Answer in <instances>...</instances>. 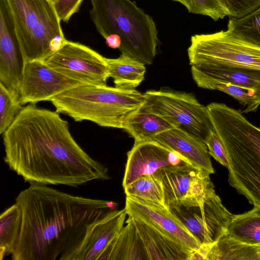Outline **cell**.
I'll use <instances>...</instances> for the list:
<instances>
[{"label":"cell","instance_id":"cell-1","mask_svg":"<svg viewBox=\"0 0 260 260\" xmlns=\"http://www.w3.org/2000/svg\"><path fill=\"white\" fill-rule=\"evenodd\" d=\"M56 111L24 107L3 134L4 160L30 184L77 187L110 179L108 169L90 157Z\"/></svg>","mask_w":260,"mask_h":260},{"label":"cell","instance_id":"cell-2","mask_svg":"<svg viewBox=\"0 0 260 260\" xmlns=\"http://www.w3.org/2000/svg\"><path fill=\"white\" fill-rule=\"evenodd\" d=\"M15 203L22 221L13 260H60L78 243L89 224L117 205L39 184L22 190Z\"/></svg>","mask_w":260,"mask_h":260},{"label":"cell","instance_id":"cell-3","mask_svg":"<svg viewBox=\"0 0 260 260\" xmlns=\"http://www.w3.org/2000/svg\"><path fill=\"white\" fill-rule=\"evenodd\" d=\"M206 107L225 150L230 185L260 206V128L224 104L212 103Z\"/></svg>","mask_w":260,"mask_h":260},{"label":"cell","instance_id":"cell-4","mask_svg":"<svg viewBox=\"0 0 260 260\" xmlns=\"http://www.w3.org/2000/svg\"><path fill=\"white\" fill-rule=\"evenodd\" d=\"M55 111L75 121L123 129L127 120L143 105L144 94L135 89L84 84L52 98Z\"/></svg>","mask_w":260,"mask_h":260},{"label":"cell","instance_id":"cell-5","mask_svg":"<svg viewBox=\"0 0 260 260\" xmlns=\"http://www.w3.org/2000/svg\"><path fill=\"white\" fill-rule=\"evenodd\" d=\"M90 1V16L100 34L105 39L119 36L121 54L151 64L159 43L153 18L131 0Z\"/></svg>","mask_w":260,"mask_h":260},{"label":"cell","instance_id":"cell-6","mask_svg":"<svg viewBox=\"0 0 260 260\" xmlns=\"http://www.w3.org/2000/svg\"><path fill=\"white\" fill-rule=\"evenodd\" d=\"M24 64L43 60L67 41L51 0H8Z\"/></svg>","mask_w":260,"mask_h":260},{"label":"cell","instance_id":"cell-7","mask_svg":"<svg viewBox=\"0 0 260 260\" xmlns=\"http://www.w3.org/2000/svg\"><path fill=\"white\" fill-rule=\"evenodd\" d=\"M140 110L155 114L205 142L213 127L206 107L190 93L169 90L147 91Z\"/></svg>","mask_w":260,"mask_h":260},{"label":"cell","instance_id":"cell-8","mask_svg":"<svg viewBox=\"0 0 260 260\" xmlns=\"http://www.w3.org/2000/svg\"><path fill=\"white\" fill-rule=\"evenodd\" d=\"M187 50L191 65L209 64L260 70V48L242 42L227 30L196 35Z\"/></svg>","mask_w":260,"mask_h":260},{"label":"cell","instance_id":"cell-9","mask_svg":"<svg viewBox=\"0 0 260 260\" xmlns=\"http://www.w3.org/2000/svg\"><path fill=\"white\" fill-rule=\"evenodd\" d=\"M210 174L190 164L165 167L153 176L161 182L165 205L170 209L193 205L215 191Z\"/></svg>","mask_w":260,"mask_h":260},{"label":"cell","instance_id":"cell-10","mask_svg":"<svg viewBox=\"0 0 260 260\" xmlns=\"http://www.w3.org/2000/svg\"><path fill=\"white\" fill-rule=\"evenodd\" d=\"M198 241L201 246L216 242L224 234L233 215L215 191L193 205L169 209Z\"/></svg>","mask_w":260,"mask_h":260},{"label":"cell","instance_id":"cell-11","mask_svg":"<svg viewBox=\"0 0 260 260\" xmlns=\"http://www.w3.org/2000/svg\"><path fill=\"white\" fill-rule=\"evenodd\" d=\"M42 61L52 69L86 84L106 85L109 78L106 58L79 43L67 40Z\"/></svg>","mask_w":260,"mask_h":260},{"label":"cell","instance_id":"cell-12","mask_svg":"<svg viewBox=\"0 0 260 260\" xmlns=\"http://www.w3.org/2000/svg\"><path fill=\"white\" fill-rule=\"evenodd\" d=\"M86 84L66 76L49 67L42 60H33L24 64L20 88L21 105L50 101L66 90Z\"/></svg>","mask_w":260,"mask_h":260},{"label":"cell","instance_id":"cell-13","mask_svg":"<svg viewBox=\"0 0 260 260\" xmlns=\"http://www.w3.org/2000/svg\"><path fill=\"white\" fill-rule=\"evenodd\" d=\"M24 61L8 0H0V82L20 96Z\"/></svg>","mask_w":260,"mask_h":260},{"label":"cell","instance_id":"cell-14","mask_svg":"<svg viewBox=\"0 0 260 260\" xmlns=\"http://www.w3.org/2000/svg\"><path fill=\"white\" fill-rule=\"evenodd\" d=\"M186 164L190 163L177 152L156 141L134 144L127 153L122 187L140 176L153 175L161 168Z\"/></svg>","mask_w":260,"mask_h":260},{"label":"cell","instance_id":"cell-15","mask_svg":"<svg viewBox=\"0 0 260 260\" xmlns=\"http://www.w3.org/2000/svg\"><path fill=\"white\" fill-rule=\"evenodd\" d=\"M126 215L124 208L114 209L89 224L80 241L60 260H97L124 226Z\"/></svg>","mask_w":260,"mask_h":260},{"label":"cell","instance_id":"cell-16","mask_svg":"<svg viewBox=\"0 0 260 260\" xmlns=\"http://www.w3.org/2000/svg\"><path fill=\"white\" fill-rule=\"evenodd\" d=\"M124 209L128 216L157 228L192 251L201 247L198 241L169 209L126 196Z\"/></svg>","mask_w":260,"mask_h":260},{"label":"cell","instance_id":"cell-17","mask_svg":"<svg viewBox=\"0 0 260 260\" xmlns=\"http://www.w3.org/2000/svg\"><path fill=\"white\" fill-rule=\"evenodd\" d=\"M191 72L199 87L210 90L215 84L230 83L252 91L260 103V70L201 64L191 65Z\"/></svg>","mask_w":260,"mask_h":260},{"label":"cell","instance_id":"cell-18","mask_svg":"<svg viewBox=\"0 0 260 260\" xmlns=\"http://www.w3.org/2000/svg\"><path fill=\"white\" fill-rule=\"evenodd\" d=\"M156 141L179 154L190 164L209 173H214L206 143L179 128L173 127L155 137Z\"/></svg>","mask_w":260,"mask_h":260},{"label":"cell","instance_id":"cell-19","mask_svg":"<svg viewBox=\"0 0 260 260\" xmlns=\"http://www.w3.org/2000/svg\"><path fill=\"white\" fill-rule=\"evenodd\" d=\"M132 218L148 260H189L193 251L157 228L140 219Z\"/></svg>","mask_w":260,"mask_h":260},{"label":"cell","instance_id":"cell-20","mask_svg":"<svg viewBox=\"0 0 260 260\" xmlns=\"http://www.w3.org/2000/svg\"><path fill=\"white\" fill-rule=\"evenodd\" d=\"M125 223L126 225L109 242L97 260H148L132 217L128 216Z\"/></svg>","mask_w":260,"mask_h":260},{"label":"cell","instance_id":"cell-21","mask_svg":"<svg viewBox=\"0 0 260 260\" xmlns=\"http://www.w3.org/2000/svg\"><path fill=\"white\" fill-rule=\"evenodd\" d=\"M190 259L260 260V245L241 242L225 233L214 244L201 246Z\"/></svg>","mask_w":260,"mask_h":260},{"label":"cell","instance_id":"cell-22","mask_svg":"<svg viewBox=\"0 0 260 260\" xmlns=\"http://www.w3.org/2000/svg\"><path fill=\"white\" fill-rule=\"evenodd\" d=\"M106 60L109 77L113 79L115 87L135 89L144 79L145 64L135 59L121 54Z\"/></svg>","mask_w":260,"mask_h":260},{"label":"cell","instance_id":"cell-23","mask_svg":"<svg viewBox=\"0 0 260 260\" xmlns=\"http://www.w3.org/2000/svg\"><path fill=\"white\" fill-rule=\"evenodd\" d=\"M174 127L161 117L139 110L126 122L124 129L134 139L135 143L153 140L158 135Z\"/></svg>","mask_w":260,"mask_h":260},{"label":"cell","instance_id":"cell-24","mask_svg":"<svg viewBox=\"0 0 260 260\" xmlns=\"http://www.w3.org/2000/svg\"><path fill=\"white\" fill-rule=\"evenodd\" d=\"M226 233L241 242L260 245V206H254L249 211L233 215Z\"/></svg>","mask_w":260,"mask_h":260},{"label":"cell","instance_id":"cell-25","mask_svg":"<svg viewBox=\"0 0 260 260\" xmlns=\"http://www.w3.org/2000/svg\"><path fill=\"white\" fill-rule=\"evenodd\" d=\"M21 212L15 203L0 216V259L11 255L18 242L21 226Z\"/></svg>","mask_w":260,"mask_h":260},{"label":"cell","instance_id":"cell-26","mask_svg":"<svg viewBox=\"0 0 260 260\" xmlns=\"http://www.w3.org/2000/svg\"><path fill=\"white\" fill-rule=\"evenodd\" d=\"M123 188L126 197L166 208L162 184L153 175L140 176Z\"/></svg>","mask_w":260,"mask_h":260},{"label":"cell","instance_id":"cell-27","mask_svg":"<svg viewBox=\"0 0 260 260\" xmlns=\"http://www.w3.org/2000/svg\"><path fill=\"white\" fill-rule=\"evenodd\" d=\"M228 28L236 39L260 48V7L245 17L231 18Z\"/></svg>","mask_w":260,"mask_h":260},{"label":"cell","instance_id":"cell-28","mask_svg":"<svg viewBox=\"0 0 260 260\" xmlns=\"http://www.w3.org/2000/svg\"><path fill=\"white\" fill-rule=\"evenodd\" d=\"M20 96L11 92L0 82V134L11 125L23 109Z\"/></svg>","mask_w":260,"mask_h":260},{"label":"cell","instance_id":"cell-29","mask_svg":"<svg viewBox=\"0 0 260 260\" xmlns=\"http://www.w3.org/2000/svg\"><path fill=\"white\" fill-rule=\"evenodd\" d=\"M210 90H219L235 98L240 104L246 107L244 113L255 111L260 106L256 95L252 91L230 83L217 84Z\"/></svg>","mask_w":260,"mask_h":260},{"label":"cell","instance_id":"cell-30","mask_svg":"<svg viewBox=\"0 0 260 260\" xmlns=\"http://www.w3.org/2000/svg\"><path fill=\"white\" fill-rule=\"evenodd\" d=\"M184 5L189 13L211 17L214 21L228 16L217 0H173Z\"/></svg>","mask_w":260,"mask_h":260},{"label":"cell","instance_id":"cell-31","mask_svg":"<svg viewBox=\"0 0 260 260\" xmlns=\"http://www.w3.org/2000/svg\"><path fill=\"white\" fill-rule=\"evenodd\" d=\"M231 18L246 16L260 7V0H217Z\"/></svg>","mask_w":260,"mask_h":260},{"label":"cell","instance_id":"cell-32","mask_svg":"<svg viewBox=\"0 0 260 260\" xmlns=\"http://www.w3.org/2000/svg\"><path fill=\"white\" fill-rule=\"evenodd\" d=\"M210 155L217 162L228 168V161L225 150L217 133L212 129L205 141Z\"/></svg>","mask_w":260,"mask_h":260},{"label":"cell","instance_id":"cell-33","mask_svg":"<svg viewBox=\"0 0 260 260\" xmlns=\"http://www.w3.org/2000/svg\"><path fill=\"white\" fill-rule=\"evenodd\" d=\"M83 0H56L54 7L61 21L68 22L75 13L78 12Z\"/></svg>","mask_w":260,"mask_h":260},{"label":"cell","instance_id":"cell-34","mask_svg":"<svg viewBox=\"0 0 260 260\" xmlns=\"http://www.w3.org/2000/svg\"><path fill=\"white\" fill-rule=\"evenodd\" d=\"M53 3L55 2L56 0H51Z\"/></svg>","mask_w":260,"mask_h":260}]
</instances>
